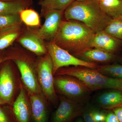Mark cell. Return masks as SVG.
<instances>
[{
  "label": "cell",
  "mask_w": 122,
  "mask_h": 122,
  "mask_svg": "<svg viewBox=\"0 0 122 122\" xmlns=\"http://www.w3.org/2000/svg\"><path fill=\"white\" fill-rule=\"evenodd\" d=\"M104 122H120L115 114L113 111L107 113L106 119Z\"/></svg>",
  "instance_id": "4316f807"
},
{
  "label": "cell",
  "mask_w": 122,
  "mask_h": 122,
  "mask_svg": "<svg viewBox=\"0 0 122 122\" xmlns=\"http://www.w3.org/2000/svg\"><path fill=\"white\" fill-rule=\"evenodd\" d=\"M66 20L82 22L95 33L104 30L112 18L100 8L97 0L74 1L64 11Z\"/></svg>",
  "instance_id": "7a4b0ae2"
},
{
  "label": "cell",
  "mask_w": 122,
  "mask_h": 122,
  "mask_svg": "<svg viewBox=\"0 0 122 122\" xmlns=\"http://www.w3.org/2000/svg\"><path fill=\"white\" fill-rule=\"evenodd\" d=\"M95 34L82 22L66 20L62 21L57 33L51 41L76 56L92 48Z\"/></svg>",
  "instance_id": "6da1fadb"
},
{
  "label": "cell",
  "mask_w": 122,
  "mask_h": 122,
  "mask_svg": "<svg viewBox=\"0 0 122 122\" xmlns=\"http://www.w3.org/2000/svg\"><path fill=\"white\" fill-rule=\"evenodd\" d=\"M14 61L20 71L21 79L30 94H39L41 90L39 86L36 67L24 55H18L10 57Z\"/></svg>",
  "instance_id": "52a82bcc"
},
{
  "label": "cell",
  "mask_w": 122,
  "mask_h": 122,
  "mask_svg": "<svg viewBox=\"0 0 122 122\" xmlns=\"http://www.w3.org/2000/svg\"><path fill=\"white\" fill-rule=\"evenodd\" d=\"M119 17L120 18H122V16H120V17Z\"/></svg>",
  "instance_id": "e575fe53"
},
{
  "label": "cell",
  "mask_w": 122,
  "mask_h": 122,
  "mask_svg": "<svg viewBox=\"0 0 122 122\" xmlns=\"http://www.w3.org/2000/svg\"><path fill=\"white\" fill-rule=\"evenodd\" d=\"M122 45V41L115 38L103 30L95 34L92 47L114 54L119 49Z\"/></svg>",
  "instance_id": "8fae6325"
},
{
  "label": "cell",
  "mask_w": 122,
  "mask_h": 122,
  "mask_svg": "<svg viewBox=\"0 0 122 122\" xmlns=\"http://www.w3.org/2000/svg\"><path fill=\"white\" fill-rule=\"evenodd\" d=\"M76 57L83 61L94 63L109 62L116 58L114 54L95 48L89 49Z\"/></svg>",
  "instance_id": "2e32d148"
},
{
  "label": "cell",
  "mask_w": 122,
  "mask_h": 122,
  "mask_svg": "<svg viewBox=\"0 0 122 122\" xmlns=\"http://www.w3.org/2000/svg\"><path fill=\"white\" fill-rule=\"evenodd\" d=\"M64 11L52 10L48 11L44 15L45 18L44 25L36 30L38 35L43 40L52 41L59 30Z\"/></svg>",
  "instance_id": "9c48e42d"
},
{
  "label": "cell",
  "mask_w": 122,
  "mask_h": 122,
  "mask_svg": "<svg viewBox=\"0 0 122 122\" xmlns=\"http://www.w3.org/2000/svg\"><path fill=\"white\" fill-rule=\"evenodd\" d=\"M54 83L55 92L83 105L87 102L92 92L83 82L74 76L56 75L54 77Z\"/></svg>",
  "instance_id": "277c9868"
},
{
  "label": "cell",
  "mask_w": 122,
  "mask_h": 122,
  "mask_svg": "<svg viewBox=\"0 0 122 122\" xmlns=\"http://www.w3.org/2000/svg\"><path fill=\"white\" fill-rule=\"evenodd\" d=\"M18 41L24 48L37 55L42 56L48 53L44 40L36 31L25 33L19 37Z\"/></svg>",
  "instance_id": "7c38bea8"
},
{
  "label": "cell",
  "mask_w": 122,
  "mask_h": 122,
  "mask_svg": "<svg viewBox=\"0 0 122 122\" xmlns=\"http://www.w3.org/2000/svg\"><path fill=\"white\" fill-rule=\"evenodd\" d=\"M85 105L64 96L61 97L59 106L53 114L52 122H73L81 116Z\"/></svg>",
  "instance_id": "ba28073f"
},
{
  "label": "cell",
  "mask_w": 122,
  "mask_h": 122,
  "mask_svg": "<svg viewBox=\"0 0 122 122\" xmlns=\"http://www.w3.org/2000/svg\"><path fill=\"white\" fill-rule=\"evenodd\" d=\"M13 111L17 122H30L31 116L30 106L22 87H21L20 93L14 103Z\"/></svg>",
  "instance_id": "5bb4252c"
},
{
  "label": "cell",
  "mask_w": 122,
  "mask_h": 122,
  "mask_svg": "<svg viewBox=\"0 0 122 122\" xmlns=\"http://www.w3.org/2000/svg\"><path fill=\"white\" fill-rule=\"evenodd\" d=\"M21 22L20 13L0 15V29L21 24Z\"/></svg>",
  "instance_id": "cb8c5ba5"
},
{
  "label": "cell",
  "mask_w": 122,
  "mask_h": 122,
  "mask_svg": "<svg viewBox=\"0 0 122 122\" xmlns=\"http://www.w3.org/2000/svg\"><path fill=\"white\" fill-rule=\"evenodd\" d=\"M55 75L75 77L83 82L91 92L104 89L117 90L122 92V79L106 76L97 69L80 66H72L61 68Z\"/></svg>",
  "instance_id": "3957f363"
},
{
  "label": "cell",
  "mask_w": 122,
  "mask_h": 122,
  "mask_svg": "<svg viewBox=\"0 0 122 122\" xmlns=\"http://www.w3.org/2000/svg\"><path fill=\"white\" fill-rule=\"evenodd\" d=\"M94 101L99 108L112 110L122 107V92L115 89L103 92L96 96Z\"/></svg>",
  "instance_id": "4fadbf2b"
},
{
  "label": "cell",
  "mask_w": 122,
  "mask_h": 122,
  "mask_svg": "<svg viewBox=\"0 0 122 122\" xmlns=\"http://www.w3.org/2000/svg\"><path fill=\"white\" fill-rule=\"evenodd\" d=\"M73 122H85L81 116H80L75 119Z\"/></svg>",
  "instance_id": "4dcf8cb0"
},
{
  "label": "cell",
  "mask_w": 122,
  "mask_h": 122,
  "mask_svg": "<svg viewBox=\"0 0 122 122\" xmlns=\"http://www.w3.org/2000/svg\"><path fill=\"white\" fill-rule=\"evenodd\" d=\"M36 70L38 83L45 96L52 102L55 101L56 95L54 83L53 62L48 53L38 61Z\"/></svg>",
  "instance_id": "8992f818"
},
{
  "label": "cell",
  "mask_w": 122,
  "mask_h": 122,
  "mask_svg": "<svg viewBox=\"0 0 122 122\" xmlns=\"http://www.w3.org/2000/svg\"><path fill=\"white\" fill-rule=\"evenodd\" d=\"M46 45L48 54L52 61L54 75L61 68L69 66H80L94 69H97L99 66L96 63L86 61L79 59L59 47L52 41Z\"/></svg>",
  "instance_id": "5b68a950"
},
{
  "label": "cell",
  "mask_w": 122,
  "mask_h": 122,
  "mask_svg": "<svg viewBox=\"0 0 122 122\" xmlns=\"http://www.w3.org/2000/svg\"><path fill=\"white\" fill-rule=\"evenodd\" d=\"M27 0L0 1V15L20 13L29 5Z\"/></svg>",
  "instance_id": "ac0fdd59"
},
{
  "label": "cell",
  "mask_w": 122,
  "mask_h": 122,
  "mask_svg": "<svg viewBox=\"0 0 122 122\" xmlns=\"http://www.w3.org/2000/svg\"><path fill=\"white\" fill-rule=\"evenodd\" d=\"M75 0H42L41 5L42 14L45 15L48 11L52 10L64 11Z\"/></svg>",
  "instance_id": "ffe728a7"
},
{
  "label": "cell",
  "mask_w": 122,
  "mask_h": 122,
  "mask_svg": "<svg viewBox=\"0 0 122 122\" xmlns=\"http://www.w3.org/2000/svg\"><path fill=\"white\" fill-rule=\"evenodd\" d=\"M22 32L21 24L0 29V51L11 45Z\"/></svg>",
  "instance_id": "e0dca14e"
},
{
  "label": "cell",
  "mask_w": 122,
  "mask_h": 122,
  "mask_svg": "<svg viewBox=\"0 0 122 122\" xmlns=\"http://www.w3.org/2000/svg\"><path fill=\"white\" fill-rule=\"evenodd\" d=\"M120 122H122V107H117L112 110Z\"/></svg>",
  "instance_id": "83f0119b"
},
{
  "label": "cell",
  "mask_w": 122,
  "mask_h": 122,
  "mask_svg": "<svg viewBox=\"0 0 122 122\" xmlns=\"http://www.w3.org/2000/svg\"><path fill=\"white\" fill-rule=\"evenodd\" d=\"M86 0H75V1H83Z\"/></svg>",
  "instance_id": "d6a6232c"
},
{
  "label": "cell",
  "mask_w": 122,
  "mask_h": 122,
  "mask_svg": "<svg viewBox=\"0 0 122 122\" xmlns=\"http://www.w3.org/2000/svg\"><path fill=\"white\" fill-rule=\"evenodd\" d=\"M16 0H0V1H14Z\"/></svg>",
  "instance_id": "1f68e13d"
},
{
  "label": "cell",
  "mask_w": 122,
  "mask_h": 122,
  "mask_svg": "<svg viewBox=\"0 0 122 122\" xmlns=\"http://www.w3.org/2000/svg\"><path fill=\"white\" fill-rule=\"evenodd\" d=\"M106 113L102 111L97 107L94 112V118L96 122H104L106 117Z\"/></svg>",
  "instance_id": "484cf974"
},
{
  "label": "cell",
  "mask_w": 122,
  "mask_h": 122,
  "mask_svg": "<svg viewBox=\"0 0 122 122\" xmlns=\"http://www.w3.org/2000/svg\"><path fill=\"white\" fill-rule=\"evenodd\" d=\"M97 107L90 103L85 105L81 116L85 122H96L94 118V112Z\"/></svg>",
  "instance_id": "d4e9b609"
},
{
  "label": "cell",
  "mask_w": 122,
  "mask_h": 122,
  "mask_svg": "<svg viewBox=\"0 0 122 122\" xmlns=\"http://www.w3.org/2000/svg\"><path fill=\"white\" fill-rule=\"evenodd\" d=\"M101 9L112 19L122 15V0H102L99 2Z\"/></svg>",
  "instance_id": "d6986e66"
},
{
  "label": "cell",
  "mask_w": 122,
  "mask_h": 122,
  "mask_svg": "<svg viewBox=\"0 0 122 122\" xmlns=\"http://www.w3.org/2000/svg\"></svg>",
  "instance_id": "d590c367"
},
{
  "label": "cell",
  "mask_w": 122,
  "mask_h": 122,
  "mask_svg": "<svg viewBox=\"0 0 122 122\" xmlns=\"http://www.w3.org/2000/svg\"><path fill=\"white\" fill-rule=\"evenodd\" d=\"M97 69L106 76L122 79V65L113 64L99 66Z\"/></svg>",
  "instance_id": "7402d4cb"
},
{
  "label": "cell",
  "mask_w": 122,
  "mask_h": 122,
  "mask_svg": "<svg viewBox=\"0 0 122 122\" xmlns=\"http://www.w3.org/2000/svg\"><path fill=\"white\" fill-rule=\"evenodd\" d=\"M7 59H8L7 57H4L3 54L0 53V64Z\"/></svg>",
  "instance_id": "f546056e"
},
{
  "label": "cell",
  "mask_w": 122,
  "mask_h": 122,
  "mask_svg": "<svg viewBox=\"0 0 122 122\" xmlns=\"http://www.w3.org/2000/svg\"><path fill=\"white\" fill-rule=\"evenodd\" d=\"M98 2H100V1H101L102 0H97Z\"/></svg>",
  "instance_id": "836d02e7"
},
{
  "label": "cell",
  "mask_w": 122,
  "mask_h": 122,
  "mask_svg": "<svg viewBox=\"0 0 122 122\" xmlns=\"http://www.w3.org/2000/svg\"><path fill=\"white\" fill-rule=\"evenodd\" d=\"M0 122H9L7 116L0 107Z\"/></svg>",
  "instance_id": "f1b7e54d"
},
{
  "label": "cell",
  "mask_w": 122,
  "mask_h": 122,
  "mask_svg": "<svg viewBox=\"0 0 122 122\" xmlns=\"http://www.w3.org/2000/svg\"><path fill=\"white\" fill-rule=\"evenodd\" d=\"M104 30L115 38L122 41V19L120 17L112 19Z\"/></svg>",
  "instance_id": "603a6c76"
},
{
  "label": "cell",
  "mask_w": 122,
  "mask_h": 122,
  "mask_svg": "<svg viewBox=\"0 0 122 122\" xmlns=\"http://www.w3.org/2000/svg\"><path fill=\"white\" fill-rule=\"evenodd\" d=\"M15 83L12 70L9 63L5 64L0 71V98L5 102L13 96Z\"/></svg>",
  "instance_id": "30bf717a"
},
{
  "label": "cell",
  "mask_w": 122,
  "mask_h": 122,
  "mask_svg": "<svg viewBox=\"0 0 122 122\" xmlns=\"http://www.w3.org/2000/svg\"><path fill=\"white\" fill-rule=\"evenodd\" d=\"M31 116L34 122H47V109L39 94H30Z\"/></svg>",
  "instance_id": "9a60e30c"
},
{
  "label": "cell",
  "mask_w": 122,
  "mask_h": 122,
  "mask_svg": "<svg viewBox=\"0 0 122 122\" xmlns=\"http://www.w3.org/2000/svg\"><path fill=\"white\" fill-rule=\"evenodd\" d=\"M22 22L28 26H34L39 25L40 19L37 12L31 9H25L20 13Z\"/></svg>",
  "instance_id": "44dd1931"
}]
</instances>
